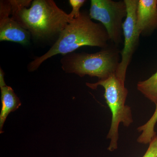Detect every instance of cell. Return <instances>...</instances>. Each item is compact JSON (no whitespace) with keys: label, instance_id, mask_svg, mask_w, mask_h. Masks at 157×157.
I'll return each mask as SVG.
<instances>
[{"label":"cell","instance_id":"obj_1","mask_svg":"<svg viewBox=\"0 0 157 157\" xmlns=\"http://www.w3.org/2000/svg\"><path fill=\"white\" fill-rule=\"evenodd\" d=\"M109 42V36L104 25L94 22L87 11H82L79 16L74 18L59 34L58 39L46 53L30 63L28 69L34 72L52 56L72 53L82 46L107 48L110 45Z\"/></svg>","mask_w":157,"mask_h":157},{"label":"cell","instance_id":"obj_2","mask_svg":"<svg viewBox=\"0 0 157 157\" xmlns=\"http://www.w3.org/2000/svg\"><path fill=\"white\" fill-rule=\"evenodd\" d=\"M11 15L37 39L59 35L73 19L52 0H34L29 8H19Z\"/></svg>","mask_w":157,"mask_h":157},{"label":"cell","instance_id":"obj_3","mask_svg":"<svg viewBox=\"0 0 157 157\" xmlns=\"http://www.w3.org/2000/svg\"><path fill=\"white\" fill-rule=\"evenodd\" d=\"M118 47L112 44L94 53H74L63 55L62 68L66 73H75L80 77H98L106 79L116 74L120 62Z\"/></svg>","mask_w":157,"mask_h":157},{"label":"cell","instance_id":"obj_4","mask_svg":"<svg viewBox=\"0 0 157 157\" xmlns=\"http://www.w3.org/2000/svg\"><path fill=\"white\" fill-rule=\"evenodd\" d=\"M124 83L116 74L106 79L99 80L95 83H86L88 87L92 89L95 90L101 86L105 90L104 98L112 113L111 125L107 137V139L110 140L107 148L110 151H114L118 148L120 124L121 123L125 127H128L133 122L132 109L125 105L128 92L125 87Z\"/></svg>","mask_w":157,"mask_h":157},{"label":"cell","instance_id":"obj_5","mask_svg":"<svg viewBox=\"0 0 157 157\" xmlns=\"http://www.w3.org/2000/svg\"><path fill=\"white\" fill-rule=\"evenodd\" d=\"M89 15L91 19L98 21L104 25L112 44L118 47L121 44L123 21L127 15L124 1L92 0Z\"/></svg>","mask_w":157,"mask_h":157},{"label":"cell","instance_id":"obj_6","mask_svg":"<svg viewBox=\"0 0 157 157\" xmlns=\"http://www.w3.org/2000/svg\"><path fill=\"white\" fill-rule=\"evenodd\" d=\"M127 6V15L123 25L124 37L123 49L121 51V59L116 75L122 81H125L127 70L139 42L140 36L136 31L137 10L138 0H124Z\"/></svg>","mask_w":157,"mask_h":157},{"label":"cell","instance_id":"obj_7","mask_svg":"<svg viewBox=\"0 0 157 157\" xmlns=\"http://www.w3.org/2000/svg\"><path fill=\"white\" fill-rule=\"evenodd\" d=\"M9 1L0 2V41L16 42L23 45L29 44L31 34L12 17Z\"/></svg>","mask_w":157,"mask_h":157},{"label":"cell","instance_id":"obj_8","mask_svg":"<svg viewBox=\"0 0 157 157\" xmlns=\"http://www.w3.org/2000/svg\"><path fill=\"white\" fill-rule=\"evenodd\" d=\"M157 28V0H138L136 31L139 36L151 33Z\"/></svg>","mask_w":157,"mask_h":157},{"label":"cell","instance_id":"obj_9","mask_svg":"<svg viewBox=\"0 0 157 157\" xmlns=\"http://www.w3.org/2000/svg\"><path fill=\"white\" fill-rule=\"evenodd\" d=\"M1 90L2 108L0 113V132L2 133L7 117L10 113L17 110L21 104L19 98L10 86H7Z\"/></svg>","mask_w":157,"mask_h":157},{"label":"cell","instance_id":"obj_10","mask_svg":"<svg viewBox=\"0 0 157 157\" xmlns=\"http://www.w3.org/2000/svg\"><path fill=\"white\" fill-rule=\"evenodd\" d=\"M157 122V104L153 114L149 120L144 124L137 128V131L141 132V135L137 139L138 143L147 144L150 143L152 140L156 135L155 131V126Z\"/></svg>","mask_w":157,"mask_h":157},{"label":"cell","instance_id":"obj_11","mask_svg":"<svg viewBox=\"0 0 157 157\" xmlns=\"http://www.w3.org/2000/svg\"><path fill=\"white\" fill-rule=\"evenodd\" d=\"M137 89L150 101L157 104V71L149 78L137 83Z\"/></svg>","mask_w":157,"mask_h":157},{"label":"cell","instance_id":"obj_12","mask_svg":"<svg viewBox=\"0 0 157 157\" xmlns=\"http://www.w3.org/2000/svg\"><path fill=\"white\" fill-rule=\"evenodd\" d=\"M70 6L72 8V11L69 14L72 18H76L80 15L81 11L80 8L86 2L85 0H70L69 1Z\"/></svg>","mask_w":157,"mask_h":157},{"label":"cell","instance_id":"obj_13","mask_svg":"<svg viewBox=\"0 0 157 157\" xmlns=\"http://www.w3.org/2000/svg\"><path fill=\"white\" fill-rule=\"evenodd\" d=\"M142 157H157V135L149 143L147 150Z\"/></svg>","mask_w":157,"mask_h":157},{"label":"cell","instance_id":"obj_14","mask_svg":"<svg viewBox=\"0 0 157 157\" xmlns=\"http://www.w3.org/2000/svg\"><path fill=\"white\" fill-rule=\"evenodd\" d=\"M6 86H7V85L4 79V71L2 68H0V88H2Z\"/></svg>","mask_w":157,"mask_h":157}]
</instances>
